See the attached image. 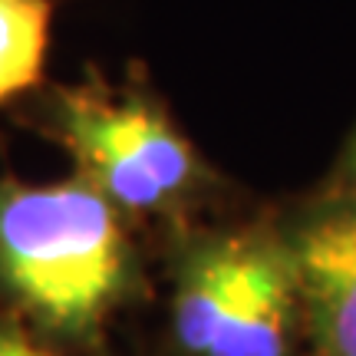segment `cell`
<instances>
[{
	"mask_svg": "<svg viewBox=\"0 0 356 356\" xmlns=\"http://www.w3.org/2000/svg\"><path fill=\"white\" fill-rule=\"evenodd\" d=\"M136 280L129 221L86 178H0V287L40 327L92 337Z\"/></svg>",
	"mask_w": 356,
	"mask_h": 356,
	"instance_id": "6da1fadb",
	"label": "cell"
},
{
	"mask_svg": "<svg viewBox=\"0 0 356 356\" xmlns=\"http://www.w3.org/2000/svg\"><path fill=\"white\" fill-rule=\"evenodd\" d=\"M50 136L126 221H185L215 191V172L142 83L96 70L47 102Z\"/></svg>",
	"mask_w": 356,
	"mask_h": 356,
	"instance_id": "7a4b0ae2",
	"label": "cell"
},
{
	"mask_svg": "<svg viewBox=\"0 0 356 356\" xmlns=\"http://www.w3.org/2000/svg\"><path fill=\"white\" fill-rule=\"evenodd\" d=\"M172 333L185 356H291L300 293L280 225L195 234L175 264Z\"/></svg>",
	"mask_w": 356,
	"mask_h": 356,
	"instance_id": "3957f363",
	"label": "cell"
},
{
	"mask_svg": "<svg viewBox=\"0 0 356 356\" xmlns=\"http://www.w3.org/2000/svg\"><path fill=\"white\" fill-rule=\"evenodd\" d=\"M280 231L310 356H356V208L320 191Z\"/></svg>",
	"mask_w": 356,
	"mask_h": 356,
	"instance_id": "277c9868",
	"label": "cell"
},
{
	"mask_svg": "<svg viewBox=\"0 0 356 356\" xmlns=\"http://www.w3.org/2000/svg\"><path fill=\"white\" fill-rule=\"evenodd\" d=\"M50 24L53 0H0V106L40 83Z\"/></svg>",
	"mask_w": 356,
	"mask_h": 356,
	"instance_id": "5b68a950",
	"label": "cell"
},
{
	"mask_svg": "<svg viewBox=\"0 0 356 356\" xmlns=\"http://www.w3.org/2000/svg\"><path fill=\"white\" fill-rule=\"evenodd\" d=\"M323 195H330L337 202L356 208V129H353V136H350V142H346V149H343V155H340L337 168H333L330 185L323 188Z\"/></svg>",
	"mask_w": 356,
	"mask_h": 356,
	"instance_id": "8992f818",
	"label": "cell"
},
{
	"mask_svg": "<svg viewBox=\"0 0 356 356\" xmlns=\"http://www.w3.org/2000/svg\"><path fill=\"white\" fill-rule=\"evenodd\" d=\"M0 356H50L47 350H40L26 333H20L10 323H0Z\"/></svg>",
	"mask_w": 356,
	"mask_h": 356,
	"instance_id": "52a82bcc",
	"label": "cell"
}]
</instances>
